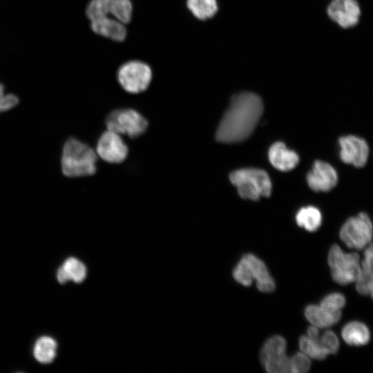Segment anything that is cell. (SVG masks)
I'll return each mask as SVG.
<instances>
[{
    "mask_svg": "<svg viewBox=\"0 0 373 373\" xmlns=\"http://www.w3.org/2000/svg\"><path fill=\"white\" fill-rule=\"evenodd\" d=\"M332 20L343 28L356 25L361 16V8L356 0H332L327 7Z\"/></svg>",
    "mask_w": 373,
    "mask_h": 373,
    "instance_id": "11",
    "label": "cell"
},
{
    "mask_svg": "<svg viewBox=\"0 0 373 373\" xmlns=\"http://www.w3.org/2000/svg\"><path fill=\"white\" fill-rule=\"evenodd\" d=\"M296 221L298 226L309 231L317 230L322 222L321 211L314 207H306L300 209L296 216Z\"/></svg>",
    "mask_w": 373,
    "mask_h": 373,
    "instance_id": "21",
    "label": "cell"
},
{
    "mask_svg": "<svg viewBox=\"0 0 373 373\" xmlns=\"http://www.w3.org/2000/svg\"><path fill=\"white\" fill-rule=\"evenodd\" d=\"M373 281V242L364 251V258L362 261L361 276L356 282L357 291L361 295L370 294V289Z\"/></svg>",
    "mask_w": 373,
    "mask_h": 373,
    "instance_id": "19",
    "label": "cell"
},
{
    "mask_svg": "<svg viewBox=\"0 0 373 373\" xmlns=\"http://www.w3.org/2000/svg\"><path fill=\"white\" fill-rule=\"evenodd\" d=\"M346 303L344 295L338 292L331 293L325 296L321 301L320 305L327 309L341 310Z\"/></svg>",
    "mask_w": 373,
    "mask_h": 373,
    "instance_id": "29",
    "label": "cell"
},
{
    "mask_svg": "<svg viewBox=\"0 0 373 373\" xmlns=\"http://www.w3.org/2000/svg\"><path fill=\"white\" fill-rule=\"evenodd\" d=\"M245 255L249 262L253 277L256 280L258 290L265 293L273 291L275 289V283L269 275L265 263L251 254Z\"/></svg>",
    "mask_w": 373,
    "mask_h": 373,
    "instance_id": "16",
    "label": "cell"
},
{
    "mask_svg": "<svg viewBox=\"0 0 373 373\" xmlns=\"http://www.w3.org/2000/svg\"><path fill=\"white\" fill-rule=\"evenodd\" d=\"M328 264L333 280L340 285L356 282L361 276V267L357 253H345L337 245H333L328 254Z\"/></svg>",
    "mask_w": 373,
    "mask_h": 373,
    "instance_id": "5",
    "label": "cell"
},
{
    "mask_svg": "<svg viewBox=\"0 0 373 373\" xmlns=\"http://www.w3.org/2000/svg\"><path fill=\"white\" fill-rule=\"evenodd\" d=\"M186 5L193 15L201 20L212 17L218 10L216 0H187Z\"/></svg>",
    "mask_w": 373,
    "mask_h": 373,
    "instance_id": "22",
    "label": "cell"
},
{
    "mask_svg": "<svg viewBox=\"0 0 373 373\" xmlns=\"http://www.w3.org/2000/svg\"><path fill=\"white\" fill-rule=\"evenodd\" d=\"M339 236L347 247L361 249L372 239V221L365 213H360L347 220L340 230Z\"/></svg>",
    "mask_w": 373,
    "mask_h": 373,
    "instance_id": "7",
    "label": "cell"
},
{
    "mask_svg": "<svg viewBox=\"0 0 373 373\" xmlns=\"http://www.w3.org/2000/svg\"><path fill=\"white\" fill-rule=\"evenodd\" d=\"M370 294L372 298H373V281L372 282L371 285H370Z\"/></svg>",
    "mask_w": 373,
    "mask_h": 373,
    "instance_id": "31",
    "label": "cell"
},
{
    "mask_svg": "<svg viewBox=\"0 0 373 373\" xmlns=\"http://www.w3.org/2000/svg\"><path fill=\"white\" fill-rule=\"evenodd\" d=\"M151 79V68L140 61H128L122 65L117 71L119 85L130 94L136 95L147 90Z\"/></svg>",
    "mask_w": 373,
    "mask_h": 373,
    "instance_id": "6",
    "label": "cell"
},
{
    "mask_svg": "<svg viewBox=\"0 0 373 373\" xmlns=\"http://www.w3.org/2000/svg\"><path fill=\"white\" fill-rule=\"evenodd\" d=\"M104 124L106 130L121 135L125 140H133L147 131L149 122L134 108L119 107L106 115Z\"/></svg>",
    "mask_w": 373,
    "mask_h": 373,
    "instance_id": "3",
    "label": "cell"
},
{
    "mask_svg": "<svg viewBox=\"0 0 373 373\" xmlns=\"http://www.w3.org/2000/svg\"><path fill=\"white\" fill-rule=\"evenodd\" d=\"M57 343L51 337L44 336L39 338L35 343L33 355L41 363H51L55 358Z\"/></svg>",
    "mask_w": 373,
    "mask_h": 373,
    "instance_id": "20",
    "label": "cell"
},
{
    "mask_svg": "<svg viewBox=\"0 0 373 373\" xmlns=\"http://www.w3.org/2000/svg\"><path fill=\"white\" fill-rule=\"evenodd\" d=\"M234 279L244 286H250L252 284L254 277L250 264L244 255L233 271Z\"/></svg>",
    "mask_w": 373,
    "mask_h": 373,
    "instance_id": "25",
    "label": "cell"
},
{
    "mask_svg": "<svg viewBox=\"0 0 373 373\" xmlns=\"http://www.w3.org/2000/svg\"><path fill=\"white\" fill-rule=\"evenodd\" d=\"M319 336L316 339L303 335L299 338V347L303 353L316 360L325 359L327 354L319 343Z\"/></svg>",
    "mask_w": 373,
    "mask_h": 373,
    "instance_id": "23",
    "label": "cell"
},
{
    "mask_svg": "<svg viewBox=\"0 0 373 373\" xmlns=\"http://www.w3.org/2000/svg\"><path fill=\"white\" fill-rule=\"evenodd\" d=\"M338 142L341 148L340 157L344 163L357 168L365 165L369 147L364 139L350 135L340 137Z\"/></svg>",
    "mask_w": 373,
    "mask_h": 373,
    "instance_id": "10",
    "label": "cell"
},
{
    "mask_svg": "<svg viewBox=\"0 0 373 373\" xmlns=\"http://www.w3.org/2000/svg\"><path fill=\"white\" fill-rule=\"evenodd\" d=\"M229 179L244 199L256 200L261 196L268 197L271 194V180L264 170L255 168L238 169L231 173Z\"/></svg>",
    "mask_w": 373,
    "mask_h": 373,
    "instance_id": "4",
    "label": "cell"
},
{
    "mask_svg": "<svg viewBox=\"0 0 373 373\" xmlns=\"http://www.w3.org/2000/svg\"><path fill=\"white\" fill-rule=\"evenodd\" d=\"M93 31L97 35L110 38L114 41H122L126 36V29L124 23L108 16L90 20Z\"/></svg>",
    "mask_w": 373,
    "mask_h": 373,
    "instance_id": "14",
    "label": "cell"
},
{
    "mask_svg": "<svg viewBox=\"0 0 373 373\" xmlns=\"http://www.w3.org/2000/svg\"><path fill=\"white\" fill-rule=\"evenodd\" d=\"M341 336L347 344L354 346L365 345L370 339L368 327L359 321L347 323L342 329Z\"/></svg>",
    "mask_w": 373,
    "mask_h": 373,
    "instance_id": "18",
    "label": "cell"
},
{
    "mask_svg": "<svg viewBox=\"0 0 373 373\" xmlns=\"http://www.w3.org/2000/svg\"><path fill=\"white\" fill-rule=\"evenodd\" d=\"M114 0H91L86 13L90 20L108 16L111 14Z\"/></svg>",
    "mask_w": 373,
    "mask_h": 373,
    "instance_id": "24",
    "label": "cell"
},
{
    "mask_svg": "<svg viewBox=\"0 0 373 373\" xmlns=\"http://www.w3.org/2000/svg\"><path fill=\"white\" fill-rule=\"evenodd\" d=\"M263 111L261 98L243 92L233 95L216 133L220 142L235 143L247 139L254 131Z\"/></svg>",
    "mask_w": 373,
    "mask_h": 373,
    "instance_id": "1",
    "label": "cell"
},
{
    "mask_svg": "<svg viewBox=\"0 0 373 373\" xmlns=\"http://www.w3.org/2000/svg\"><path fill=\"white\" fill-rule=\"evenodd\" d=\"M305 316L312 325L318 328H327L339 321L341 312L327 309L321 305H310L305 308Z\"/></svg>",
    "mask_w": 373,
    "mask_h": 373,
    "instance_id": "15",
    "label": "cell"
},
{
    "mask_svg": "<svg viewBox=\"0 0 373 373\" xmlns=\"http://www.w3.org/2000/svg\"><path fill=\"white\" fill-rule=\"evenodd\" d=\"M95 149L99 159L110 164H122L129 154V147L124 138L106 129L99 136Z\"/></svg>",
    "mask_w": 373,
    "mask_h": 373,
    "instance_id": "8",
    "label": "cell"
},
{
    "mask_svg": "<svg viewBox=\"0 0 373 373\" xmlns=\"http://www.w3.org/2000/svg\"><path fill=\"white\" fill-rule=\"evenodd\" d=\"M318 340L321 347L327 355L337 352L339 347V341L334 332L329 329L325 331L319 336Z\"/></svg>",
    "mask_w": 373,
    "mask_h": 373,
    "instance_id": "28",
    "label": "cell"
},
{
    "mask_svg": "<svg viewBox=\"0 0 373 373\" xmlns=\"http://www.w3.org/2000/svg\"><path fill=\"white\" fill-rule=\"evenodd\" d=\"M133 11L130 0H114L111 15L122 23H128L131 20Z\"/></svg>",
    "mask_w": 373,
    "mask_h": 373,
    "instance_id": "26",
    "label": "cell"
},
{
    "mask_svg": "<svg viewBox=\"0 0 373 373\" xmlns=\"http://www.w3.org/2000/svg\"><path fill=\"white\" fill-rule=\"evenodd\" d=\"M86 275L85 265L74 257L67 258L57 271V278L60 283L69 280L75 283L82 282Z\"/></svg>",
    "mask_w": 373,
    "mask_h": 373,
    "instance_id": "17",
    "label": "cell"
},
{
    "mask_svg": "<svg viewBox=\"0 0 373 373\" xmlns=\"http://www.w3.org/2000/svg\"><path fill=\"white\" fill-rule=\"evenodd\" d=\"M311 366L309 357L302 352H297L290 357V372L305 373Z\"/></svg>",
    "mask_w": 373,
    "mask_h": 373,
    "instance_id": "27",
    "label": "cell"
},
{
    "mask_svg": "<svg viewBox=\"0 0 373 373\" xmlns=\"http://www.w3.org/2000/svg\"><path fill=\"white\" fill-rule=\"evenodd\" d=\"M309 186L314 191H329L337 184L336 170L327 162L317 160L307 175Z\"/></svg>",
    "mask_w": 373,
    "mask_h": 373,
    "instance_id": "12",
    "label": "cell"
},
{
    "mask_svg": "<svg viewBox=\"0 0 373 373\" xmlns=\"http://www.w3.org/2000/svg\"><path fill=\"white\" fill-rule=\"evenodd\" d=\"M99 160L93 146L76 137H69L61 149V173L68 178L93 176L97 172Z\"/></svg>",
    "mask_w": 373,
    "mask_h": 373,
    "instance_id": "2",
    "label": "cell"
},
{
    "mask_svg": "<svg viewBox=\"0 0 373 373\" xmlns=\"http://www.w3.org/2000/svg\"><path fill=\"white\" fill-rule=\"evenodd\" d=\"M286 341L274 335L266 341L261 348L260 358L267 372L270 373L290 372V357L285 354Z\"/></svg>",
    "mask_w": 373,
    "mask_h": 373,
    "instance_id": "9",
    "label": "cell"
},
{
    "mask_svg": "<svg viewBox=\"0 0 373 373\" xmlns=\"http://www.w3.org/2000/svg\"><path fill=\"white\" fill-rule=\"evenodd\" d=\"M4 90V86L0 82V113L10 110L19 102L17 95L12 93L6 94Z\"/></svg>",
    "mask_w": 373,
    "mask_h": 373,
    "instance_id": "30",
    "label": "cell"
},
{
    "mask_svg": "<svg viewBox=\"0 0 373 373\" xmlns=\"http://www.w3.org/2000/svg\"><path fill=\"white\" fill-rule=\"evenodd\" d=\"M268 157L273 166L281 171L293 169L299 162L297 153L288 149L281 142H275L270 146Z\"/></svg>",
    "mask_w": 373,
    "mask_h": 373,
    "instance_id": "13",
    "label": "cell"
}]
</instances>
